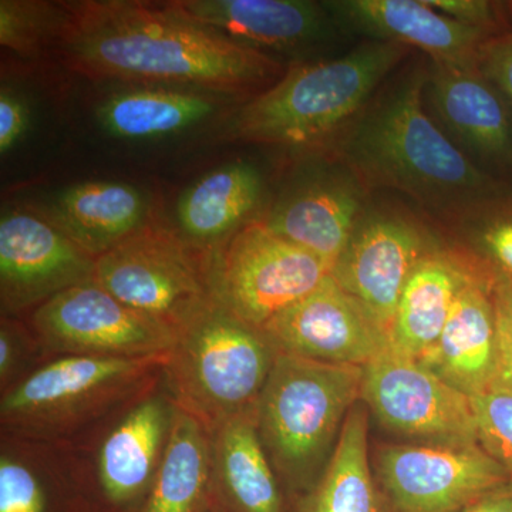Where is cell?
<instances>
[{"instance_id": "1", "label": "cell", "mask_w": 512, "mask_h": 512, "mask_svg": "<svg viewBox=\"0 0 512 512\" xmlns=\"http://www.w3.org/2000/svg\"><path fill=\"white\" fill-rule=\"evenodd\" d=\"M56 49L72 72L215 94L264 92L284 76L279 60L185 16L171 2L60 3Z\"/></svg>"}, {"instance_id": "2", "label": "cell", "mask_w": 512, "mask_h": 512, "mask_svg": "<svg viewBox=\"0 0 512 512\" xmlns=\"http://www.w3.org/2000/svg\"><path fill=\"white\" fill-rule=\"evenodd\" d=\"M426 77L414 67L370 101L336 138L335 154L370 191L402 192L444 222L507 184L478 167L427 114Z\"/></svg>"}, {"instance_id": "3", "label": "cell", "mask_w": 512, "mask_h": 512, "mask_svg": "<svg viewBox=\"0 0 512 512\" xmlns=\"http://www.w3.org/2000/svg\"><path fill=\"white\" fill-rule=\"evenodd\" d=\"M409 52L397 43L367 40L336 59L293 64L234 114L228 136L285 147L335 141Z\"/></svg>"}, {"instance_id": "4", "label": "cell", "mask_w": 512, "mask_h": 512, "mask_svg": "<svg viewBox=\"0 0 512 512\" xmlns=\"http://www.w3.org/2000/svg\"><path fill=\"white\" fill-rule=\"evenodd\" d=\"M275 356L261 330L217 302L178 335L165 370L180 409L215 430L251 412Z\"/></svg>"}, {"instance_id": "5", "label": "cell", "mask_w": 512, "mask_h": 512, "mask_svg": "<svg viewBox=\"0 0 512 512\" xmlns=\"http://www.w3.org/2000/svg\"><path fill=\"white\" fill-rule=\"evenodd\" d=\"M362 386L363 367L276 353L255 416L285 470L299 474L315 463L362 399Z\"/></svg>"}, {"instance_id": "6", "label": "cell", "mask_w": 512, "mask_h": 512, "mask_svg": "<svg viewBox=\"0 0 512 512\" xmlns=\"http://www.w3.org/2000/svg\"><path fill=\"white\" fill-rule=\"evenodd\" d=\"M210 259L170 229L148 222L96 258L94 282L180 335L217 303Z\"/></svg>"}, {"instance_id": "7", "label": "cell", "mask_w": 512, "mask_h": 512, "mask_svg": "<svg viewBox=\"0 0 512 512\" xmlns=\"http://www.w3.org/2000/svg\"><path fill=\"white\" fill-rule=\"evenodd\" d=\"M330 271L264 221L239 228L210 259L215 301L256 329L315 291Z\"/></svg>"}, {"instance_id": "8", "label": "cell", "mask_w": 512, "mask_h": 512, "mask_svg": "<svg viewBox=\"0 0 512 512\" xmlns=\"http://www.w3.org/2000/svg\"><path fill=\"white\" fill-rule=\"evenodd\" d=\"M441 247L417 215L369 202L330 275L390 339L410 275L424 256Z\"/></svg>"}, {"instance_id": "9", "label": "cell", "mask_w": 512, "mask_h": 512, "mask_svg": "<svg viewBox=\"0 0 512 512\" xmlns=\"http://www.w3.org/2000/svg\"><path fill=\"white\" fill-rule=\"evenodd\" d=\"M360 400L384 427L423 444H480L471 397L392 348L363 367Z\"/></svg>"}, {"instance_id": "10", "label": "cell", "mask_w": 512, "mask_h": 512, "mask_svg": "<svg viewBox=\"0 0 512 512\" xmlns=\"http://www.w3.org/2000/svg\"><path fill=\"white\" fill-rule=\"evenodd\" d=\"M376 474L390 512H461L511 481L480 444H386L377 448Z\"/></svg>"}, {"instance_id": "11", "label": "cell", "mask_w": 512, "mask_h": 512, "mask_svg": "<svg viewBox=\"0 0 512 512\" xmlns=\"http://www.w3.org/2000/svg\"><path fill=\"white\" fill-rule=\"evenodd\" d=\"M32 320L40 343L64 356H164L178 338L173 329L124 305L96 282L59 293L36 308Z\"/></svg>"}, {"instance_id": "12", "label": "cell", "mask_w": 512, "mask_h": 512, "mask_svg": "<svg viewBox=\"0 0 512 512\" xmlns=\"http://www.w3.org/2000/svg\"><path fill=\"white\" fill-rule=\"evenodd\" d=\"M154 357L63 356L40 367L2 397L0 416L16 430H52L119 396L147 370L165 365Z\"/></svg>"}, {"instance_id": "13", "label": "cell", "mask_w": 512, "mask_h": 512, "mask_svg": "<svg viewBox=\"0 0 512 512\" xmlns=\"http://www.w3.org/2000/svg\"><path fill=\"white\" fill-rule=\"evenodd\" d=\"M96 258L47 220L42 212L13 208L0 220V302L18 313L94 282Z\"/></svg>"}, {"instance_id": "14", "label": "cell", "mask_w": 512, "mask_h": 512, "mask_svg": "<svg viewBox=\"0 0 512 512\" xmlns=\"http://www.w3.org/2000/svg\"><path fill=\"white\" fill-rule=\"evenodd\" d=\"M259 330L276 353L335 365L365 367L390 349L389 336L332 275Z\"/></svg>"}, {"instance_id": "15", "label": "cell", "mask_w": 512, "mask_h": 512, "mask_svg": "<svg viewBox=\"0 0 512 512\" xmlns=\"http://www.w3.org/2000/svg\"><path fill=\"white\" fill-rule=\"evenodd\" d=\"M369 197L362 178L335 154L322 170L286 191L264 222L333 268L369 205Z\"/></svg>"}, {"instance_id": "16", "label": "cell", "mask_w": 512, "mask_h": 512, "mask_svg": "<svg viewBox=\"0 0 512 512\" xmlns=\"http://www.w3.org/2000/svg\"><path fill=\"white\" fill-rule=\"evenodd\" d=\"M424 96L430 97L439 123L466 156L512 170V110L477 64L431 62Z\"/></svg>"}, {"instance_id": "17", "label": "cell", "mask_w": 512, "mask_h": 512, "mask_svg": "<svg viewBox=\"0 0 512 512\" xmlns=\"http://www.w3.org/2000/svg\"><path fill=\"white\" fill-rule=\"evenodd\" d=\"M323 5L340 30L367 40L416 47L431 62L476 66L481 46L490 40L424 0H332Z\"/></svg>"}, {"instance_id": "18", "label": "cell", "mask_w": 512, "mask_h": 512, "mask_svg": "<svg viewBox=\"0 0 512 512\" xmlns=\"http://www.w3.org/2000/svg\"><path fill=\"white\" fill-rule=\"evenodd\" d=\"M171 3L194 22L264 53L265 50L291 53L306 49L326 42L339 29L323 2L311 0H171Z\"/></svg>"}, {"instance_id": "19", "label": "cell", "mask_w": 512, "mask_h": 512, "mask_svg": "<svg viewBox=\"0 0 512 512\" xmlns=\"http://www.w3.org/2000/svg\"><path fill=\"white\" fill-rule=\"evenodd\" d=\"M480 275L491 274L456 249L441 247L424 256L400 296L390 348L420 360L439 340L458 295Z\"/></svg>"}, {"instance_id": "20", "label": "cell", "mask_w": 512, "mask_h": 512, "mask_svg": "<svg viewBox=\"0 0 512 512\" xmlns=\"http://www.w3.org/2000/svg\"><path fill=\"white\" fill-rule=\"evenodd\" d=\"M494 276L480 275L458 295L439 340L420 360L468 397L490 392L495 369Z\"/></svg>"}, {"instance_id": "21", "label": "cell", "mask_w": 512, "mask_h": 512, "mask_svg": "<svg viewBox=\"0 0 512 512\" xmlns=\"http://www.w3.org/2000/svg\"><path fill=\"white\" fill-rule=\"evenodd\" d=\"M148 200L130 184L89 181L60 192L47 220L94 258L106 254L148 224Z\"/></svg>"}, {"instance_id": "22", "label": "cell", "mask_w": 512, "mask_h": 512, "mask_svg": "<svg viewBox=\"0 0 512 512\" xmlns=\"http://www.w3.org/2000/svg\"><path fill=\"white\" fill-rule=\"evenodd\" d=\"M262 191L264 183L254 165L242 161L222 165L181 195L175 211L178 225L197 247L227 241L248 224Z\"/></svg>"}, {"instance_id": "23", "label": "cell", "mask_w": 512, "mask_h": 512, "mask_svg": "<svg viewBox=\"0 0 512 512\" xmlns=\"http://www.w3.org/2000/svg\"><path fill=\"white\" fill-rule=\"evenodd\" d=\"M214 94L165 86L123 90L100 104L97 120L107 134L123 140L174 136L217 111Z\"/></svg>"}, {"instance_id": "24", "label": "cell", "mask_w": 512, "mask_h": 512, "mask_svg": "<svg viewBox=\"0 0 512 512\" xmlns=\"http://www.w3.org/2000/svg\"><path fill=\"white\" fill-rule=\"evenodd\" d=\"M173 416L161 399H148L111 431L100 450L99 473L104 493L116 503L136 497L158 463Z\"/></svg>"}, {"instance_id": "25", "label": "cell", "mask_w": 512, "mask_h": 512, "mask_svg": "<svg viewBox=\"0 0 512 512\" xmlns=\"http://www.w3.org/2000/svg\"><path fill=\"white\" fill-rule=\"evenodd\" d=\"M369 414L355 404L340 427L338 446L305 512H390L369 463Z\"/></svg>"}, {"instance_id": "26", "label": "cell", "mask_w": 512, "mask_h": 512, "mask_svg": "<svg viewBox=\"0 0 512 512\" xmlns=\"http://www.w3.org/2000/svg\"><path fill=\"white\" fill-rule=\"evenodd\" d=\"M252 417V412L239 414L215 429V463L241 512H282L281 493Z\"/></svg>"}, {"instance_id": "27", "label": "cell", "mask_w": 512, "mask_h": 512, "mask_svg": "<svg viewBox=\"0 0 512 512\" xmlns=\"http://www.w3.org/2000/svg\"><path fill=\"white\" fill-rule=\"evenodd\" d=\"M210 476L205 427L190 413H173L167 447L146 512H195Z\"/></svg>"}, {"instance_id": "28", "label": "cell", "mask_w": 512, "mask_h": 512, "mask_svg": "<svg viewBox=\"0 0 512 512\" xmlns=\"http://www.w3.org/2000/svg\"><path fill=\"white\" fill-rule=\"evenodd\" d=\"M454 232L453 249L491 275L512 279V187L505 185L444 221Z\"/></svg>"}, {"instance_id": "29", "label": "cell", "mask_w": 512, "mask_h": 512, "mask_svg": "<svg viewBox=\"0 0 512 512\" xmlns=\"http://www.w3.org/2000/svg\"><path fill=\"white\" fill-rule=\"evenodd\" d=\"M62 22L60 3L2 0L0 45L28 59L39 56L46 46L56 45Z\"/></svg>"}, {"instance_id": "30", "label": "cell", "mask_w": 512, "mask_h": 512, "mask_svg": "<svg viewBox=\"0 0 512 512\" xmlns=\"http://www.w3.org/2000/svg\"><path fill=\"white\" fill-rule=\"evenodd\" d=\"M478 443L505 468L512 480V394L488 392L471 397Z\"/></svg>"}, {"instance_id": "31", "label": "cell", "mask_w": 512, "mask_h": 512, "mask_svg": "<svg viewBox=\"0 0 512 512\" xmlns=\"http://www.w3.org/2000/svg\"><path fill=\"white\" fill-rule=\"evenodd\" d=\"M495 369L490 392L512 394V279L494 275Z\"/></svg>"}, {"instance_id": "32", "label": "cell", "mask_w": 512, "mask_h": 512, "mask_svg": "<svg viewBox=\"0 0 512 512\" xmlns=\"http://www.w3.org/2000/svg\"><path fill=\"white\" fill-rule=\"evenodd\" d=\"M431 8L461 25L493 37L511 32L510 16L505 2L490 0H424Z\"/></svg>"}, {"instance_id": "33", "label": "cell", "mask_w": 512, "mask_h": 512, "mask_svg": "<svg viewBox=\"0 0 512 512\" xmlns=\"http://www.w3.org/2000/svg\"><path fill=\"white\" fill-rule=\"evenodd\" d=\"M45 495L28 467L2 457L0 461V512H43Z\"/></svg>"}, {"instance_id": "34", "label": "cell", "mask_w": 512, "mask_h": 512, "mask_svg": "<svg viewBox=\"0 0 512 512\" xmlns=\"http://www.w3.org/2000/svg\"><path fill=\"white\" fill-rule=\"evenodd\" d=\"M477 67L512 110V30L481 46Z\"/></svg>"}, {"instance_id": "35", "label": "cell", "mask_w": 512, "mask_h": 512, "mask_svg": "<svg viewBox=\"0 0 512 512\" xmlns=\"http://www.w3.org/2000/svg\"><path fill=\"white\" fill-rule=\"evenodd\" d=\"M29 111L20 97L3 87L0 92V153L6 154L25 134Z\"/></svg>"}, {"instance_id": "36", "label": "cell", "mask_w": 512, "mask_h": 512, "mask_svg": "<svg viewBox=\"0 0 512 512\" xmlns=\"http://www.w3.org/2000/svg\"><path fill=\"white\" fill-rule=\"evenodd\" d=\"M461 512H512V480L487 491Z\"/></svg>"}, {"instance_id": "37", "label": "cell", "mask_w": 512, "mask_h": 512, "mask_svg": "<svg viewBox=\"0 0 512 512\" xmlns=\"http://www.w3.org/2000/svg\"><path fill=\"white\" fill-rule=\"evenodd\" d=\"M18 362V343L8 326L3 323L0 330V377L5 383Z\"/></svg>"}, {"instance_id": "38", "label": "cell", "mask_w": 512, "mask_h": 512, "mask_svg": "<svg viewBox=\"0 0 512 512\" xmlns=\"http://www.w3.org/2000/svg\"><path fill=\"white\" fill-rule=\"evenodd\" d=\"M505 5H507L508 16H510L512 22V2H505Z\"/></svg>"}]
</instances>
